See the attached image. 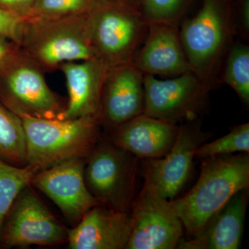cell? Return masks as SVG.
<instances>
[{"mask_svg":"<svg viewBox=\"0 0 249 249\" xmlns=\"http://www.w3.org/2000/svg\"><path fill=\"white\" fill-rule=\"evenodd\" d=\"M67 241V229L29 186L18 196L0 232V247L54 246Z\"/></svg>","mask_w":249,"mask_h":249,"instance_id":"obj_9","label":"cell"},{"mask_svg":"<svg viewBox=\"0 0 249 249\" xmlns=\"http://www.w3.org/2000/svg\"><path fill=\"white\" fill-rule=\"evenodd\" d=\"M193 122L178 127L175 142L166 155L144 161V184L168 200L175 199L182 190L191 176L196 149L209 139L200 126Z\"/></svg>","mask_w":249,"mask_h":249,"instance_id":"obj_11","label":"cell"},{"mask_svg":"<svg viewBox=\"0 0 249 249\" xmlns=\"http://www.w3.org/2000/svg\"><path fill=\"white\" fill-rule=\"evenodd\" d=\"M129 213L132 231L125 249H177L183 226L170 200L144 184Z\"/></svg>","mask_w":249,"mask_h":249,"instance_id":"obj_10","label":"cell"},{"mask_svg":"<svg viewBox=\"0 0 249 249\" xmlns=\"http://www.w3.org/2000/svg\"><path fill=\"white\" fill-rule=\"evenodd\" d=\"M26 19L0 9V36L19 45Z\"/></svg>","mask_w":249,"mask_h":249,"instance_id":"obj_25","label":"cell"},{"mask_svg":"<svg viewBox=\"0 0 249 249\" xmlns=\"http://www.w3.org/2000/svg\"><path fill=\"white\" fill-rule=\"evenodd\" d=\"M134 63L144 75L154 76L175 77L193 71L178 23H149L146 37Z\"/></svg>","mask_w":249,"mask_h":249,"instance_id":"obj_14","label":"cell"},{"mask_svg":"<svg viewBox=\"0 0 249 249\" xmlns=\"http://www.w3.org/2000/svg\"><path fill=\"white\" fill-rule=\"evenodd\" d=\"M144 74L134 62L108 67L103 79L99 119L109 129L143 114Z\"/></svg>","mask_w":249,"mask_h":249,"instance_id":"obj_13","label":"cell"},{"mask_svg":"<svg viewBox=\"0 0 249 249\" xmlns=\"http://www.w3.org/2000/svg\"><path fill=\"white\" fill-rule=\"evenodd\" d=\"M37 173L31 167H17L0 160V232L6 216L19 193L30 186Z\"/></svg>","mask_w":249,"mask_h":249,"instance_id":"obj_20","label":"cell"},{"mask_svg":"<svg viewBox=\"0 0 249 249\" xmlns=\"http://www.w3.org/2000/svg\"><path fill=\"white\" fill-rule=\"evenodd\" d=\"M144 88L143 114L176 124L196 120L213 89L193 71L168 80L144 75Z\"/></svg>","mask_w":249,"mask_h":249,"instance_id":"obj_8","label":"cell"},{"mask_svg":"<svg viewBox=\"0 0 249 249\" xmlns=\"http://www.w3.org/2000/svg\"><path fill=\"white\" fill-rule=\"evenodd\" d=\"M241 27L245 34L249 31V0H242L240 8Z\"/></svg>","mask_w":249,"mask_h":249,"instance_id":"obj_28","label":"cell"},{"mask_svg":"<svg viewBox=\"0 0 249 249\" xmlns=\"http://www.w3.org/2000/svg\"><path fill=\"white\" fill-rule=\"evenodd\" d=\"M86 159L62 162L34 175L31 185L48 196L73 225L100 204L91 195L85 181Z\"/></svg>","mask_w":249,"mask_h":249,"instance_id":"obj_12","label":"cell"},{"mask_svg":"<svg viewBox=\"0 0 249 249\" xmlns=\"http://www.w3.org/2000/svg\"><path fill=\"white\" fill-rule=\"evenodd\" d=\"M221 80L231 88L245 104L249 103V47L235 43L229 47Z\"/></svg>","mask_w":249,"mask_h":249,"instance_id":"obj_21","label":"cell"},{"mask_svg":"<svg viewBox=\"0 0 249 249\" xmlns=\"http://www.w3.org/2000/svg\"><path fill=\"white\" fill-rule=\"evenodd\" d=\"M21 47L45 72L62 64L96 58L90 42L88 15L64 19H26Z\"/></svg>","mask_w":249,"mask_h":249,"instance_id":"obj_5","label":"cell"},{"mask_svg":"<svg viewBox=\"0 0 249 249\" xmlns=\"http://www.w3.org/2000/svg\"><path fill=\"white\" fill-rule=\"evenodd\" d=\"M130 213L99 204L67 230L71 249H125L132 231Z\"/></svg>","mask_w":249,"mask_h":249,"instance_id":"obj_15","label":"cell"},{"mask_svg":"<svg viewBox=\"0 0 249 249\" xmlns=\"http://www.w3.org/2000/svg\"><path fill=\"white\" fill-rule=\"evenodd\" d=\"M203 160L196 185L184 196L170 200L191 237L198 235L232 196L249 186V153Z\"/></svg>","mask_w":249,"mask_h":249,"instance_id":"obj_1","label":"cell"},{"mask_svg":"<svg viewBox=\"0 0 249 249\" xmlns=\"http://www.w3.org/2000/svg\"><path fill=\"white\" fill-rule=\"evenodd\" d=\"M248 204V189L239 192L210 219L198 235L181 239L178 249L240 248Z\"/></svg>","mask_w":249,"mask_h":249,"instance_id":"obj_18","label":"cell"},{"mask_svg":"<svg viewBox=\"0 0 249 249\" xmlns=\"http://www.w3.org/2000/svg\"><path fill=\"white\" fill-rule=\"evenodd\" d=\"M139 158L112 142L101 140L85 160V181L100 204L130 212Z\"/></svg>","mask_w":249,"mask_h":249,"instance_id":"obj_7","label":"cell"},{"mask_svg":"<svg viewBox=\"0 0 249 249\" xmlns=\"http://www.w3.org/2000/svg\"><path fill=\"white\" fill-rule=\"evenodd\" d=\"M17 44L6 37L0 36V63L17 48Z\"/></svg>","mask_w":249,"mask_h":249,"instance_id":"obj_27","label":"cell"},{"mask_svg":"<svg viewBox=\"0 0 249 249\" xmlns=\"http://www.w3.org/2000/svg\"><path fill=\"white\" fill-rule=\"evenodd\" d=\"M176 124L142 114L110 129L108 140L142 160L166 155L178 134Z\"/></svg>","mask_w":249,"mask_h":249,"instance_id":"obj_16","label":"cell"},{"mask_svg":"<svg viewBox=\"0 0 249 249\" xmlns=\"http://www.w3.org/2000/svg\"><path fill=\"white\" fill-rule=\"evenodd\" d=\"M190 0H142L141 12L147 22L178 23Z\"/></svg>","mask_w":249,"mask_h":249,"instance_id":"obj_24","label":"cell"},{"mask_svg":"<svg viewBox=\"0 0 249 249\" xmlns=\"http://www.w3.org/2000/svg\"><path fill=\"white\" fill-rule=\"evenodd\" d=\"M0 160L17 167L27 164V142L22 121L1 103Z\"/></svg>","mask_w":249,"mask_h":249,"instance_id":"obj_19","label":"cell"},{"mask_svg":"<svg viewBox=\"0 0 249 249\" xmlns=\"http://www.w3.org/2000/svg\"><path fill=\"white\" fill-rule=\"evenodd\" d=\"M249 152V124L235 126L231 132L213 142L201 144L196 152V158Z\"/></svg>","mask_w":249,"mask_h":249,"instance_id":"obj_22","label":"cell"},{"mask_svg":"<svg viewBox=\"0 0 249 249\" xmlns=\"http://www.w3.org/2000/svg\"><path fill=\"white\" fill-rule=\"evenodd\" d=\"M27 142L28 166L36 172L62 162L86 159L102 140L99 118L41 119L19 116Z\"/></svg>","mask_w":249,"mask_h":249,"instance_id":"obj_2","label":"cell"},{"mask_svg":"<svg viewBox=\"0 0 249 249\" xmlns=\"http://www.w3.org/2000/svg\"><path fill=\"white\" fill-rule=\"evenodd\" d=\"M95 57L107 67L134 62L146 37L149 23L139 10L98 0L88 15Z\"/></svg>","mask_w":249,"mask_h":249,"instance_id":"obj_4","label":"cell"},{"mask_svg":"<svg viewBox=\"0 0 249 249\" xmlns=\"http://www.w3.org/2000/svg\"><path fill=\"white\" fill-rule=\"evenodd\" d=\"M98 0H36L30 18L64 19L87 16Z\"/></svg>","mask_w":249,"mask_h":249,"instance_id":"obj_23","label":"cell"},{"mask_svg":"<svg viewBox=\"0 0 249 249\" xmlns=\"http://www.w3.org/2000/svg\"><path fill=\"white\" fill-rule=\"evenodd\" d=\"M111 1L126 5V6L134 8V9L139 10V11L141 10V6H142V0H111Z\"/></svg>","mask_w":249,"mask_h":249,"instance_id":"obj_29","label":"cell"},{"mask_svg":"<svg viewBox=\"0 0 249 249\" xmlns=\"http://www.w3.org/2000/svg\"><path fill=\"white\" fill-rule=\"evenodd\" d=\"M45 72L19 46L0 63V103L19 116L60 119L65 110Z\"/></svg>","mask_w":249,"mask_h":249,"instance_id":"obj_6","label":"cell"},{"mask_svg":"<svg viewBox=\"0 0 249 249\" xmlns=\"http://www.w3.org/2000/svg\"><path fill=\"white\" fill-rule=\"evenodd\" d=\"M36 0H0V9L27 19L30 18Z\"/></svg>","mask_w":249,"mask_h":249,"instance_id":"obj_26","label":"cell"},{"mask_svg":"<svg viewBox=\"0 0 249 249\" xmlns=\"http://www.w3.org/2000/svg\"><path fill=\"white\" fill-rule=\"evenodd\" d=\"M235 24L227 0H203L196 16L183 22L180 38L192 70L213 88Z\"/></svg>","mask_w":249,"mask_h":249,"instance_id":"obj_3","label":"cell"},{"mask_svg":"<svg viewBox=\"0 0 249 249\" xmlns=\"http://www.w3.org/2000/svg\"><path fill=\"white\" fill-rule=\"evenodd\" d=\"M107 68L97 58L60 65L59 70L66 80L69 98L59 119L99 118L101 90Z\"/></svg>","mask_w":249,"mask_h":249,"instance_id":"obj_17","label":"cell"}]
</instances>
